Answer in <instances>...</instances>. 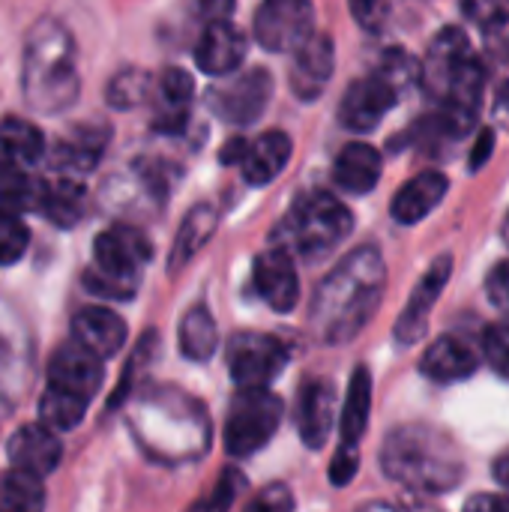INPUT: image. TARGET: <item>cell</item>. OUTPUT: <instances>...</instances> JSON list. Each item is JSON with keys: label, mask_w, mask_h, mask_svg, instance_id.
<instances>
[{"label": "cell", "mask_w": 509, "mask_h": 512, "mask_svg": "<svg viewBox=\"0 0 509 512\" xmlns=\"http://www.w3.org/2000/svg\"><path fill=\"white\" fill-rule=\"evenodd\" d=\"M270 93H273V78H270V72L261 69V66H255V69L237 75L231 84L213 90L210 108H213L222 120H228V123H234V126H249V123H255V120L264 114V108H267V102H270Z\"/></svg>", "instance_id": "30bf717a"}, {"label": "cell", "mask_w": 509, "mask_h": 512, "mask_svg": "<svg viewBox=\"0 0 509 512\" xmlns=\"http://www.w3.org/2000/svg\"><path fill=\"white\" fill-rule=\"evenodd\" d=\"M42 186L30 171H0V213L21 216L24 210H36L42 204Z\"/></svg>", "instance_id": "1f68e13d"}, {"label": "cell", "mask_w": 509, "mask_h": 512, "mask_svg": "<svg viewBox=\"0 0 509 512\" xmlns=\"http://www.w3.org/2000/svg\"><path fill=\"white\" fill-rule=\"evenodd\" d=\"M450 273H453V258L450 255H441L426 273L423 279L417 282V288L411 291V300L405 303L399 321H396V339L402 345H417L426 330H429V315L438 303V297L444 294L447 282H450Z\"/></svg>", "instance_id": "4fadbf2b"}, {"label": "cell", "mask_w": 509, "mask_h": 512, "mask_svg": "<svg viewBox=\"0 0 509 512\" xmlns=\"http://www.w3.org/2000/svg\"><path fill=\"white\" fill-rule=\"evenodd\" d=\"M147 90H150V78L138 69H126L108 84V102L114 108H132L147 99Z\"/></svg>", "instance_id": "d590c367"}, {"label": "cell", "mask_w": 509, "mask_h": 512, "mask_svg": "<svg viewBox=\"0 0 509 512\" xmlns=\"http://www.w3.org/2000/svg\"><path fill=\"white\" fill-rule=\"evenodd\" d=\"M381 468L390 480L426 495L450 492L465 477V465L450 438L423 423L399 426L387 435L381 447Z\"/></svg>", "instance_id": "3957f363"}, {"label": "cell", "mask_w": 509, "mask_h": 512, "mask_svg": "<svg viewBox=\"0 0 509 512\" xmlns=\"http://www.w3.org/2000/svg\"><path fill=\"white\" fill-rule=\"evenodd\" d=\"M159 105H156V129L159 132H180L189 120V105L195 93V81L186 69H165L159 78Z\"/></svg>", "instance_id": "cb8c5ba5"}, {"label": "cell", "mask_w": 509, "mask_h": 512, "mask_svg": "<svg viewBox=\"0 0 509 512\" xmlns=\"http://www.w3.org/2000/svg\"><path fill=\"white\" fill-rule=\"evenodd\" d=\"M495 120L501 129H509V84H501V90L495 96Z\"/></svg>", "instance_id": "bcb514c9"}, {"label": "cell", "mask_w": 509, "mask_h": 512, "mask_svg": "<svg viewBox=\"0 0 509 512\" xmlns=\"http://www.w3.org/2000/svg\"><path fill=\"white\" fill-rule=\"evenodd\" d=\"M420 512H435V510H420Z\"/></svg>", "instance_id": "f907efd6"}, {"label": "cell", "mask_w": 509, "mask_h": 512, "mask_svg": "<svg viewBox=\"0 0 509 512\" xmlns=\"http://www.w3.org/2000/svg\"><path fill=\"white\" fill-rule=\"evenodd\" d=\"M24 99L33 111L57 114L78 99L75 42L57 21H39L24 45Z\"/></svg>", "instance_id": "277c9868"}, {"label": "cell", "mask_w": 509, "mask_h": 512, "mask_svg": "<svg viewBox=\"0 0 509 512\" xmlns=\"http://www.w3.org/2000/svg\"><path fill=\"white\" fill-rule=\"evenodd\" d=\"M495 480H498V486L504 489V495H509V450L507 453H501L498 462H495Z\"/></svg>", "instance_id": "7dc6e473"}, {"label": "cell", "mask_w": 509, "mask_h": 512, "mask_svg": "<svg viewBox=\"0 0 509 512\" xmlns=\"http://www.w3.org/2000/svg\"><path fill=\"white\" fill-rule=\"evenodd\" d=\"M351 228H354V216L336 195L306 192L288 210L282 237L291 255L324 258L351 234Z\"/></svg>", "instance_id": "8992f818"}, {"label": "cell", "mask_w": 509, "mask_h": 512, "mask_svg": "<svg viewBox=\"0 0 509 512\" xmlns=\"http://www.w3.org/2000/svg\"><path fill=\"white\" fill-rule=\"evenodd\" d=\"M333 42L324 33H312L297 51H294V69H291V90L309 102L318 99L324 84L333 75Z\"/></svg>", "instance_id": "e0dca14e"}, {"label": "cell", "mask_w": 509, "mask_h": 512, "mask_svg": "<svg viewBox=\"0 0 509 512\" xmlns=\"http://www.w3.org/2000/svg\"><path fill=\"white\" fill-rule=\"evenodd\" d=\"M219 348V333H216V321L204 306H195L183 315L180 321V351L189 360H210Z\"/></svg>", "instance_id": "4dcf8cb0"}, {"label": "cell", "mask_w": 509, "mask_h": 512, "mask_svg": "<svg viewBox=\"0 0 509 512\" xmlns=\"http://www.w3.org/2000/svg\"><path fill=\"white\" fill-rule=\"evenodd\" d=\"M153 249L150 240L132 225L105 228L93 243V267L84 273V285L96 297L129 300L138 291L141 270L147 267Z\"/></svg>", "instance_id": "5b68a950"}, {"label": "cell", "mask_w": 509, "mask_h": 512, "mask_svg": "<svg viewBox=\"0 0 509 512\" xmlns=\"http://www.w3.org/2000/svg\"><path fill=\"white\" fill-rule=\"evenodd\" d=\"M336 390L330 381H309L297 402V429L306 447L318 450L330 441L336 426Z\"/></svg>", "instance_id": "9a60e30c"}, {"label": "cell", "mask_w": 509, "mask_h": 512, "mask_svg": "<svg viewBox=\"0 0 509 512\" xmlns=\"http://www.w3.org/2000/svg\"><path fill=\"white\" fill-rule=\"evenodd\" d=\"M216 222H219V213L210 207V204H198L189 210V216L183 219L180 231H177V240H174V249H171V261H168V270H180L189 264V258L213 237L216 231Z\"/></svg>", "instance_id": "f1b7e54d"}, {"label": "cell", "mask_w": 509, "mask_h": 512, "mask_svg": "<svg viewBox=\"0 0 509 512\" xmlns=\"http://www.w3.org/2000/svg\"><path fill=\"white\" fill-rule=\"evenodd\" d=\"M45 489L42 477L9 468L0 474V512H42Z\"/></svg>", "instance_id": "f546056e"}, {"label": "cell", "mask_w": 509, "mask_h": 512, "mask_svg": "<svg viewBox=\"0 0 509 512\" xmlns=\"http://www.w3.org/2000/svg\"><path fill=\"white\" fill-rule=\"evenodd\" d=\"M6 453H9L12 468L36 474V477H45V474H51L60 465L63 444L57 441L54 429H48L42 423H30V426H21L9 438Z\"/></svg>", "instance_id": "2e32d148"}, {"label": "cell", "mask_w": 509, "mask_h": 512, "mask_svg": "<svg viewBox=\"0 0 509 512\" xmlns=\"http://www.w3.org/2000/svg\"><path fill=\"white\" fill-rule=\"evenodd\" d=\"M462 12L468 21H474L480 30L495 33L507 27L509 21V0H459Z\"/></svg>", "instance_id": "8d00e7d4"}, {"label": "cell", "mask_w": 509, "mask_h": 512, "mask_svg": "<svg viewBox=\"0 0 509 512\" xmlns=\"http://www.w3.org/2000/svg\"><path fill=\"white\" fill-rule=\"evenodd\" d=\"M294 153V141L282 132V129H273V132H264L261 138H255L249 147H246V156L240 162L243 168V180L249 186H264V183H273L288 159Z\"/></svg>", "instance_id": "44dd1931"}, {"label": "cell", "mask_w": 509, "mask_h": 512, "mask_svg": "<svg viewBox=\"0 0 509 512\" xmlns=\"http://www.w3.org/2000/svg\"><path fill=\"white\" fill-rule=\"evenodd\" d=\"M387 288V267L375 246L354 249L315 291L309 309L312 336L321 345H348L375 318Z\"/></svg>", "instance_id": "6da1fadb"}, {"label": "cell", "mask_w": 509, "mask_h": 512, "mask_svg": "<svg viewBox=\"0 0 509 512\" xmlns=\"http://www.w3.org/2000/svg\"><path fill=\"white\" fill-rule=\"evenodd\" d=\"M198 12L207 24L228 21L234 12V0H198Z\"/></svg>", "instance_id": "7bdbcfd3"}, {"label": "cell", "mask_w": 509, "mask_h": 512, "mask_svg": "<svg viewBox=\"0 0 509 512\" xmlns=\"http://www.w3.org/2000/svg\"><path fill=\"white\" fill-rule=\"evenodd\" d=\"M450 183L441 171H423L414 180H408L396 198H393V219L399 225H417L423 222L447 195Z\"/></svg>", "instance_id": "7402d4cb"}, {"label": "cell", "mask_w": 509, "mask_h": 512, "mask_svg": "<svg viewBox=\"0 0 509 512\" xmlns=\"http://www.w3.org/2000/svg\"><path fill=\"white\" fill-rule=\"evenodd\" d=\"M243 486H246L243 474L228 468V471H222V477L216 480L210 495H204L198 504H192L189 512H231V507L237 504V495L243 492Z\"/></svg>", "instance_id": "836d02e7"}, {"label": "cell", "mask_w": 509, "mask_h": 512, "mask_svg": "<svg viewBox=\"0 0 509 512\" xmlns=\"http://www.w3.org/2000/svg\"><path fill=\"white\" fill-rule=\"evenodd\" d=\"M333 180L351 195H366L381 180V153L366 141H351L333 165Z\"/></svg>", "instance_id": "603a6c76"}, {"label": "cell", "mask_w": 509, "mask_h": 512, "mask_svg": "<svg viewBox=\"0 0 509 512\" xmlns=\"http://www.w3.org/2000/svg\"><path fill=\"white\" fill-rule=\"evenodd\" d=\"M504 240H507V246H509V213H507V219H504Z\"/></svg>", "instance_id": "681fc988"}, {"label": "cell", "mask_w": 509, "mask_h": 512, "mask_svg": "<svg viewBox=\"0 0 509 512\" xmlns=\"http://www.w3.org/2000/svg\"><path fill=\"white\" fill-rule=\"evenodd\" d=\"M246 57V39L231 21L207 24L198 45H195V63L207 75H231Z\"/></svg>", "instance_id": "ffe728a7"}, {"label": "cell", "mask_w": 509, "mask_h": 512, "mask_svg": "<svg viewBox=\"0 0 509 512\" xmlns=\"http://www.w3.org/2000/svg\"><path fill=\"white\" fill-rule=\"evenodd\" d=\"M282 399L270 390H240L225 420V450L237 459L255 456L282 423Z\"/></svg>", "instance_id": "52a82bcc"}, {"label": "cell", "mask_w": 509, "mask_h": 512, "mask_svg": "<svg viewBox=\"0 0 509 512\" xmlns=\"http://www.w3.org/2000/svg\"><path fill=\"white\" fill-rule=\"evenodd\" d=\"M39 210L57 225V228H72L81 222L84 210H87V189L81 186V180L69 177V174H57L54 180H48L42 186V204Z\"/></svg>", "instance_id": "4316f807"}, {"label": "cell", "mask_w": 509, "mask_h": 512, "mask_svg": "<svg viewBox=\"0 0 509 512\" xmlns=\"http://www.w3.org/2000/svg\"><path fill=\"white\" fill-rule=\"evenodd\" d=\"M369 408H372V378L366 366H357L339 411V432H342V447H357L369 426Z\"/></svg>", "instance_id": "83f0119b"}, {"label": "cell", "mask_w": 509, "mask_h": 512, "mask_svg": "<svg viewBox=\"0 0 509 512\" xmlns=\"http://www.w3.org/2000/svg\"><path fill=\"white\" fill-rule=\"evenodd\" d=\"M477 366H480V354L474 351V345L453 333L435 339V345H429L420 360V372L438 384L465 381L477 372Z\"/></svg>", "instance_id": "ac0fdd59"}, {"label": "cell", "mask_w": 509, "mask_h": 512, "mask_svg": "<svg viewBox=\"0 0 509 512\" xmlns=\"http://www.w3.org/2000/svg\"><path fill=\"white\" fill-rule=\"evenodd\" d=\"M486 291H489V300L498 312H504L509 318V261L495 264V270L489 273L486 279Z\"/></svg>", "instance_id": "60d3db41"}, {"label": "cell", "mask_w": 509, "mask_h": 512, "mask_svg": "<svg viewBox=\"0 0 509 512\" xmlns=\"http://www.w3.org/2000/svg\"><path fill=\"white\" fill-rule=\"evenodd\" d=\"M42 132L27 123L6 117L0 123V171H30L42 156Z\"/></svg>", "instance_id": "484cf974"}, {"label": "cell", "mask_w": 509, "mask_h": 512, "mask_svg": "<svg viewBox=\"0 0 509 512\" xmlns=\"http://www.w3.org/2000/svg\"><path fill=\"white\" fill-rule=\"evenodd\" d=\"M90 402L84 399H75L69 393H60V390H51L45 387L42 399H39V423L54 429V432H66V429H75L84 417Z\"/></svg>", "instance_id": "d6a6232c"}, {"label": "cell", "mask_w": 509, "mask_h": 512, "mask_svg": "<svg viewBox=\"0 0 509 512\" xmlns=\"http://www.w3.org/2000/svg\"><path fill=\"white\" fill-rule=\"evenodd\" d=\"M396 99H399V90L372 69L366 78H357L348 84L342 105H339V120L351 132H372L381 123V117L396 105Z\"/></svg>", "instance_id": "8fae6325"}, {"label": "cell", "mask_w": 509, "mask_h": 512, "mask_svg": "<svg viewBox=\"0 0 509 512\" xmlns=\"http://www.w3.org/2000/svg\"><path fill=\"white\" fill-rule=\"evenodd\" d=\"M348 3H351V15L357 18V24L372 33L381 30V24L387 21L390 0H348Z\"/></svg>", "instance_id": "ab89813d"}, {"label": "cell", "mask_w": 509, "mask_h": 512, "mask_svg": "<svg viewBox=\"0 0 509 512\" xmlns=\"http://www.w3.org/2000/svg\"><path fill=\"white\" fill-rule=\"evenodd\" d=\"M462 512H509V495H474Z\"/></svg>", "instance_id": "ee69618b"}, {"label": "cell", "mask_w": 509, "mask_h": 512, "mask_svg": "<svg viewBox=\"0 0 509 512\" xmlns=\"http://www.w3.org/2000/svg\"><path fill=\"white\" fill-rule=\"evenodd\" d=\"M105 141H108L105 126H78V129H72L66 138H60V144L54 150V168L69 174V177L96 168V162L105 153Z\"/></svg>", "instance_id": "d4e9b609"}, {"label": "cell", "mask_w": 509, "mask_h": 512, "mask_svg": "<svg viewBox=\"0 0 509 512\" xmlns=\"http://www.w3.org/2000/svg\"><path fill=\"white\" fill-rule=\"evenodd\" d=\"M288 348L267 333H237L228 342V369L240 390H267L285 369Z\"/></svg>", "instance_id": "ba28073f"}, {"label": "cell", "mask_w": 509, "mask_h": 512, "mask_svg": "<svg viewBox=\"0 0 509 512\" xmlns=\"http://www.w3.org/2000/svg\"><path fill=\"white\" fill-rule=\"evenodd\" d=\"M357 512H399V510H396V507H390V504H384V501H372V504L360 507Z\"/></svg>", "instance_id": "c3c4849f"}, {"label": "cell", "mask_w": 509, "mask_h": 512, "mask_svg": "<svg viewBox=\"0 0 509 512\" xmlns=\"http://www.w3.org/2000/svg\"><path fill=\"white\" fill-rule=\"evenodd\" d=\"M483 357L486 363L509 381V324H492L483 333Z\"/></svg>", "instance_id": "74e56055"}, {"label": "cell", "mask_w": 509, "mask_h": 512, "mask_svg": "<svg viewBox=\"0 0 509 512\" xmlns=\"http://www.w3.org/2000/svg\"><path fill=\"white\" fill-rule=\"evenodd\" d=\"M429 96L438 102V126L450 138H465L480 114L483 102V84L486 72L477 54L471 51V42L465 30L444 27L423 60V81Z\"/></svg>", "instance_id": "7a4b0ae2"}, {"label": "cell", "mask_w": 509, "mask_h": 512, "mask_svg": "<svg viewBox=\"0 0 509 512\" xmlns=\"http://www.w3.org/2000/svg\"><path fill=\"white\" fill-rule=\"evenodd\" d=\"M312 21V0H261L255 15V36L267 51H297L315 33Z\"/></svg>", "instance_id": "9c48e42d"}, {"label": "cell", "mask_w": 509, "mask_h": 512, "mask_svg": "<svg viewBox=\"0 0 509 512\" xmlns=\"http://www.w3.org/2000/svg\"><path fill=\"white\" fill-rule=\"evenodd\" d=\"M252 282L261 300L273 312H291L300 297V279L294 267V255L285 246H270L255 258L252 267Z\"/></svg>", "instance_id": "5bb4252c"}, {"label": "cell", "mask_w": 509, "mask_h": 512, "mask_svg": "<svg viewBox=\"0 0 509 512\" xmlns=\"http://www.w3.org/2000/svg\"><path fill=\"white\" fill-rule=\"evenodd\" d=\"M357 465H360L357 447H339V453L333 459V468H330L333 486H348L354 480V474H357Z\"/></svg>", "instance_id": "b9f144b4"}, {"label": "cell", "mask_w": 509, "mask_h": 512, "mask_svg": "<svg viewBox=\"0 0 509 512\" xmlns=\"http://www.w3.org/2000/svg\"><path fill=\"white\" fill-rule=\"evenodd\" d=\"M243 512H294V495L288 486L282 483H273L267 489H261Z\"/></svg>", "instance_id": "f35d334b"}, {"label": "cell", "mask_w": 509, "mask_h": 512, "mask_svg": "<svg viewBox=\"0 0 509 512\" xmlns=\"http://www.w3.org/2000/svg\"><path fill=\"white\" fill-rule=\"evenodd\" d=\"M492 147H495V135H492V129H483V135L477 138L474 153H471V171H480L486 165V159L492 156Z\"/></svg>", "instance_id": "f6af8a7d"}, {"label": "cell", "mask_w": 509, "mask_h": 512, "mask_svg": "<svg viewBox=\"0 0 509 512\" xmlns=\"http://www.w3.org/2000/svg\"><path fill=\"white\" fill-rule=\"evenodd\" d=\"M72 339L99 360H108L126 345V324L105 306H87L72 318Z\"/></svg>", "instance_id": "d6986e66"}, {"label": "cell", "mask_w": 509, "mask_h": 512, "mask_svg": "<svg viewBox=\"0 0 509 512\" xmlns=\"http://www.w3.org/2000/svg\"><path fill=\"white\" fill-rule=\"evenodd\" d=\"M48 387L90 402L102 387V360L72 339L51 354Z\"/></svg>", "instance_id": "7c38bea8"}, {"label": "cell", "mask_w": 509, "mask_h": 512, "mask_svg": "<svg viewBox=\"0 0 509 512\" xmlns=\"http://www.w3.org/2000/svg\"><path fill=\"white\" fill-rule=\"evenodd\" d=\"M27 243H30V231L21 222V216L0 213V267L21 261V255L27 252Z\"/></svg>", "instance_id": "e575fe53"}]
</instances>
